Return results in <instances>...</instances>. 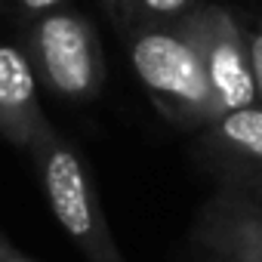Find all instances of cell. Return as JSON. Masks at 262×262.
<instances>
[{"instance_id":"277c9868","label":"cell","mask_w":262,"mask_h":262,"mask_svg":"<svg viewBox=\"0 0 262 262\" xmlns=\"http://www.w3.org/2000/svg\"><path fill=\"white\" fill-rule=\"evenodd\" d=\"M182 25L188 28L198 47L219 111L225 114L234 108L256 105L247 28L241 25V19L219 4H198Z\"/></svg>"},{"instance_id":"8992f818","label":"cell","mask_w":262,"mask_h":262,"mask_svg":"<svg viewBox=\"0 0 262 262\" xmlns=\"http://www.w3.org/2000/svg\"><path fill=\"white\" fill-rule=\"evenodd\" d=\"M201 148L222 185L262 179V105H247L219 114L201 129Z\"/></svg>"},{"instance_id":"ba28073f","label":"cell","mask_w":262,"mask_h":262,"mask_svg":"<svg viewBox=\"0 0 262 262\" xmlns=\"http://www.w3.org/2000/svg\"><path fill=\"white\" fill-rule=\"evenodd\" d=\"M198 7V0H123L117 25L133 34L145 28H170L185 22Z\"/></svg>"},{"instance_id":"9c48e42d","label":"cell","mask_w":262,"mask_h":262,"mask_svg":"<svg viewBox=\"0 0 262 262\" xmlns=\"http://www.w3.org/2000/svg\"><path fill=\"white\" fill-rule=\"evenodd\" d=\"M247 47H250V68H253L256 102L262 105V25L247 28Z\"/></svg>"},{"instance_id":"3957f363","label":"cell","mask_w":262,"mask_h":262,"mask_svg":"<svg viewBox=\"0 0 262 262\" xmlns=\"http://www.w3.org/2000/svg\"><path fill=\"white\" fill-rule=\"evenodd\" d=\"M37 80L68 102H90L105 83V56L96 25L77 10H56L28 25L25 47Z\"/></svg>"},{"instance_id":"30bf717a","label":"cell","mask_w":262,"mask_h":262,"mask_svg":"<svg viewBox=\"0 0 262 262\" xmlns=\"http://www.w3.org/2000/svg\"><path fill=\"white\" fill-rule=\"evenodd\" d=\"M62 4H65V0H16V13H19V19L25 25H31L34 19L62 10Z\"/></svg>"},{"instance_id":"6da1fadb","label":"cell","mask_w":262,"mask_h":262,"mask_svg":"<svg viewBox=\"0 0 262 262\" xmlns=\"http://www.w3.org/2000/svg\"><path fill=\"white\" fill-rule=\"evenodd\" d=\"M126 47L136 77L167 120L185 129H204L222 114L198 47L182 22L170 28L133 31L126 34Z\"/></svg>"},{"instance_id":"4fadbf2b","label":"cell","mask_w":262,"mask_h":262,"mask_svg":"<svg viewBox=\"0 0 262 262\" xmlns=\"http://www.w3.org/2000/svg\"><path fill=\"white\" fill-rule=\"evenodd\" d=\"M102 7H105V13L117 22V19H120V10H123V0H102Z\"/></svg>"},{"instance_id":"8fae6325","label":"cell","mask_w":262,"mask_h":262,"mask_svg":"<svg viewBox=\"0 0 262 262\" xmlns=\"http://www.w3.org/2000/svg\"><path fill=\"white\" fill-rule=\"evenodd\" d=\"M228 188H237L241 194L253 198L256 204H262V179H250V182H241V185H228Z\"/></svg>"},{"instance_id":"7c38bea8","label":"cell","mask_w":262,"mask_h":262,"mask_svg":"<svg viewBox=\"0 0 262 262\" xmlns=\"http://www.w3.org/2000/svg\"><path fill=\"white\" fill-rule=\"evenodd\" d=\"M19 256H22L19 250H13L4 237H0V262H19Z\"/></svg>"},{"instance_id":"5bb4252c","label":"cell","mask_w":262,"mask_h":262,"mask_svg":"<svg viewBox=\"0 0 262 262\" xmlns=\"http://www.w3.org/2000/svg\"><path fill=\"white\" fill-rule=\"evenodd\" d=\"M19 262H34V259H28V256H19Z\"/></svg>"},{"instance_id":"7a4b0ae2","label":"cell","mask_w":262,"mask_h":262,"mask_svg":"<svg viewBox=\"0 0 262 262\" xmlns=\"http://www.w3.org/2000/svg\"><path fill=\"white\" fill-rule=\"evenodd\" d=\"M37 167V179L50 213L56 216L65 237L83 253L86 262H126L99 204L93 173L74 142L50 123L40 139L28 148Z\"/></svg>"},{"instance_id":"5b68a950","label":"cell","mask_w":262,"mask_h":262,"mask_svg":"<svg viewBox=\"0 0 262 262\" xmlns=\"http://www.w3.org/2000/svg\"><path fill=\"white\" fill-rule=\"evenodd\" d=\"M191 234L219 262H262V204L219 185L204 201Z\"/></svg>"},{"instance_id":"52a82bcc","label":"cell","mask_w":262,"mask_h":262,"mask_svg":"<svg viewBox=\"0 0 262 262\" xmlns=\"http://www.w3.org/2000/svg\"><path fill=\"white\" fill-rule=\"evenodd\" d=\"M47 126L50 120L37 99V74L28 53L0 40V136L28 151Z\"/></svg>"}]
</instances>
